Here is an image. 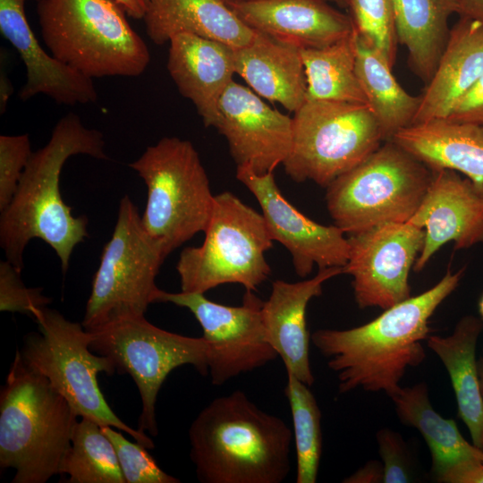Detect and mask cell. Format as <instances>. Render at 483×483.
Wrapping results in <instances>:
<instances>
[{"label":"cell","instance_id":"obj_1","mask_svg":"<svg viewBox=\"0 0 483 483\" xmlns=\"http://www.w3.org/2000/svg\"><path fill=\"white\" fill-rule=\"evenodd\" d=\"M465 267L448 270L426 292L404 300L375 319L349 329H318L310 339L338 378L341 394L361 388L389 396L406 369L419 366L426 353L422 342L430 332L429 319L457 288Z\"/></svg>","mask_w":483,"mask_h":483},{"label":"cell","instance_id":"obj_2","mask_svg":"<svg viewBox=\"0 0 483 483\" xmlns=\"http://www.w3.org/2000/svg\"><path fill=\"white\" fill-rule=\"evenodd\" d=\"M105 146L101 131L87 128L71 113L57 122L48 142L32 152L12 201L0 216V245L6 259L19 270L33 238L47 243L58 256L62 271L68 270L73 249L89 236L88 218L73 216L64 203L62 168L75 155L107 158Z\"/></svg>","mask_w":483,"mask_h":483},{"label":"cell","instance_id":"obj_3","mask_svg":"<svg viewBox=\"0 0 483 483\" xmlns=\"http://www.w3.org/2000/svg\"><path fill=\"white\" fill-rule=\"evenodd\" d=\"M292 432L241 390L211 401L191 424L190 456L202 483H281Z\"/></svg>","mask_w":483,"mask_h":483},{"label":"cell","instance_id":"obj_4","mask_svg":"<svg viewBox=\"0 0 483 483\" xmlns=\"http://www.w3.org/2000/svg\"><path fill=\"white\" fill-rule=\"evenodd\" d=\"M78 417L17 351L0 394V466L14 470L12 482L45 483L59 474Z\"/></svg>","mask_w":483,"mask_h":483},{"label":"cell","instance_id":"obj_5","mask_svg":"<svg viewBox=\"0 0 483 483\" xmlns=\"http://www.w3.org/2000/svg\"><path fill=\"white\" fill-rule=\"evenodd\" d=\"M37 13L50 54L89 78L138 77L150 54L115 0H40Z\"/></svg>","mask_w":483,"mask_h":483},{"label":"cell","instance_id":"obj_6","mask_svg":"<svg viewBox=\"0 0 483 483\" xmlns=\"http://www.w3.org/2000/svg\"><path fill=\"white\" fill-rule=\"evenodd\" d=\"M34 320L38 332L26 335L19 350L25 365L46 377L79 417L124 431L140 445L154 449V442L144 431L128 426L106 402L97 375H112L116 369L106 357L90 349L91 333L47 307Z\"/></svg>","mask_w":483,"mask_h":483},{"label":"cell","instance_id":"obj_7","mask_svg":"<svg viewBox=\"0 0 483 483\" xmlns=\"http://www.w3.org/2000/svg\"><path fill=\"white\" fill-rule=\"evenodd\" d=\"M432 170L394 140L326 186V203L345 234L408 222L430 184Z\"/></svg>","mask_w":483,"mask_h":483},{"label":"cell","instance_id":"obj_8","mask_svg":"<svg viewBox=\"0 0 483 483\" xmlns=\"http://www.w3.org/2000/svg\"><path fill=\"white\" fill-rule=\"evenodd\" d=\"M129 165L148 190L142 225L168 255L205 231L215 195L190 140L164 137Z\"/></svg>","mask_w":483,"mask_h":483},{"label":"cell","instance_id":"obj_9","mask_svg":"<svg viewBox=\"0 0 483 483\" xmlns=\"http://www.w3.org/2000/svg\"><path fill=\"white\" fill-rule=\"evenodd\" d=\"M198 247L183 249L176 265L181 290L205 293L225 284L256 291L270 275L265 253L274 240L261 213L230 191L215 195L213 209Z\"/></svg>","mask_w":483,"mask_h":483},{"label":"cell","instance_id":"obj_10","mask_svg":"<svg viewBox=\"0 0 483 483\" xmlns=\"http://www.w3.org/2000/svg\"><path fill=\"white\" fill-rule=\"evenodd\" d=\"M292 124L291 150L283 163L286 174L325 188L384 141L374 114L363 103L306 100L294 112Z\"/></svg>","mask_w":483,"mask_h":483},{"label":"cell","instance_id":"obj_11","mask_svg":"<svg viewBox=\"0 0 483 483\" xmlns=\"http://www.w3.org/2000/svg\"><path fill=\"white\" fill-rule=\"evenodd\" d=\"M167 256L144 229L137 207L125 195L93 277L82 326L90 330L117 318L144 316L156 302L160 290L156 277Z\"/></svg>","mask_w":483,"mask_h":483},{"label":"cell","instance_id":"obj_12","mask_svg":"<svg viewBox=\"0 0 483 483\" xmlns=\"http://www.w3.org/2000/svg\"><path fill=\"white\" fill-rule=\"evenodd\" d=\"M89 331L92 335L90 349L106 357L116 371L133 378L142 403L138 429L153 436L158 434L157 398L167 376L183 365L208 375V344L202 336L165 331L145 316L117 318Z\"/></svg>","mask_w":483,"mask_h":483},{"label":"cell","instance_id":"obj_13","mask_svg":"<svg viewBox=\"0 0 483 483\" xmlns=\"http://www.w3.org/2000/svg\"><path fill=\"white\" fill-rule=\"evenodd\" d=\"M170 302L188 309L202 327L208 344V375L222 386L241 374L251 372L278 355L267 341L262 321L263 301L246 291L240 306L208 300L204 293L159 290L156 302Z\"/></svg>","mask_w":483,"mask_h":483},{"label":"cell","instance_id":"obj_14","mask_svg":"<svg viewBox=\"0 0 483 483\" xmlns=\"http://www.w3.org/2000/svg\"><path fill=\"white\" fill-rule=\"evenodd\" d=\"M343 274L352 276L359 308L386 309L411 297L409 274L424 244L425 230L405 223H386L349 234Z\"/></svg>","mask_w":483,"mask_h":483},{"label":"cell","instance_id":"obj_15","mask_svg":"<svg viewBox=\"0 0 483 483\" xmlns=\"http://www.w3.org/2000/svg\"><path fill=\"white\" fill-rule=\"evenodd\" d=\"M236 178L258 200L274 241L292 256L295 273L307 277L318 269L343 267L349 258V242L337 225H324L307 217L281 193L274 172L259 174L250 166H237Z\"/></svg>","mask_w":483,"mask_h":483},{"label":"cell","instance_id":"obj_16","mask_svg":"<svg viewBox=\"0 0 483 483\" xmlns=\"http://www.w3.org/2000/svg\"><path fill=\"white\" fill-rule=\"evenodd\" d=\"M292 125L289 115L233 80L220 97L214 128L225 138L237 166L247 165L263 174L274 172L288 157Z\"/></svg>","mask_w":483,"mask_h":483},{"label":"cell","instance_id":"obj_17","mask_svg":"<svg viewBox=\"0 0 483 483\" xmlns=\"http://www.w3.org/2000/svg\"><path fill=\"white\" fill-rule=\"evenodd\" d=\"M408 222L425 230L415 272L421 271L447 242H453L454 250L482 243L483 183L451 169H433L426 194Z\"/></svg>","mask_w":483,"mask_h":483},{"label":"cell","instance_id":"obj_18","mask_svg":"<svg viewBox=\"0 0 483 483\" xmlns=\"http://www.w3.org/2000/svg\"><path fill=\"white\" fill-rule=\"evenodd\" d=\"M327 0H258L225 2L253 30L303 48L329 46L354 31L349 14Z\"/></svg>","mask_w":483,"mask_h":483},{"label":"cell","instance_id":"obj_19","mask_svg":"<svg viewBox=\"0 0 483 483\" xmlns=\"http://www.w3.org/2000/svg\"><path fill=\"white\" fill-rule=\"evenodd\" d=\"M26 1L0 0L1 34L15 48L26 70L19 98L26 101L43 94L67 106L96 102L93 79L63 64L40 46L25 14Z\"/></svg>","mask_w":483,"mask_h":483},{"label":"cell","instance_id":"obj_20","mask_svg":"<svg viewBox=\"0 0 483 483\" xmlns=\"http://www.w3.org/2000/svg\"><path fill=\"white\" fill-rule=\"evenodd\" d=\"M343 274V267L318 269L316 275L296 283L275 280L262 305L265 336L284 362L286 371L311 386L315 381L309 362L306 311L310 300L322 293L323 284Z\"/></svg>","mask_w":483,"mask_h":483},{"label":"cell","instance_id":"obj_21","mask_svg":"<svg viewBox=\"0 0 483 483\" xmlns=\"http://www.w3.org/2000/svg\"><path fill=\"white\" fill-rule=\"evenodd\" d=\"M234 49L220 41L186 33L169 41L167 71L206 127H215L220 97L236 74Z\"/></svg>","mask_w":483,"mask_h":483},{"label":"cell","instance_id":"obj_22","mask_svg":"<svg viewBox=\"0 0 483 483\" xmlns=\"http://www.w3.org/2000/svg\"><path fill=\"white\" fill-rule=\"evenodd\" d=\"M483 74V22L460 16L436 70L419 95L412 124L446 118Z\"/></svg>","mask_w":483,"mask_h":483},{"label":"cell","instance_id":"obj_23","mask_svg":"<svg viewBox=\"0 0 483 483\" xmlns=\"http://www.w3.org/2000/svg\"><path fill=\"white\" fill-rule=\"evenodd\" d=\"M235 73L259 97L295 112L307 100V78L301 49L256 31L234 49Z\"/></svg>","mask_w":483,"mask_h":483},{"label":"cell","instance_id":"obj_24","mask_svg":"<svg viewBox=\"0 0 483 483\" xmlns=\"http://www.w3.org/2000/svg\"><path fill=\"white\" fill-rule=\"evenodd\" d=\"M143 21L147 35L157 45L186 33L240 48L255 35L221 0H148Z\"/></svg>","mask_w":483,"mask_h":483},{"label":"cell","instance_id":"obj_25","mask_svg":"<svg viewBox=\"0 0 483 483\" xmlns=\"http://www.w3.org/2000/svg\"><path fill=\"white\" fill-rule=\"evenodd\" d=\"M392 140L432 170L451 169L483 183V129L479 126L434 119L399 131Z\"/></svg>","mask_w":483,"mask_h":483},{"label":"cell","instance_id":"obj_26","mask_svg":"<svg viewBox=\"0 0 483 483\" xmlns=\"http://www.w3.org/2000/svg\"><path fill=\"white\" fill-rule=\"evenodd\" d=\"M482 330V319L466 315L457 322L450 335L428 336L427 345L445 367L458 416L467 426L472 444L483 451V396L476 360V346Z\"/></svg>","mask_w":483,"mask_h":483},{"label":"cell","instance_id":"obj_27","mask_svg":"<svg viewBox=\"0 0 483 483\" xmlns=\"http://www.w3.org/2000/svg\"><path fill=\"white\" fill-rule=\"evenodd\" d=\"M398 43L408 51L411 70L425 84L447 43L448 19L461 13L459 0H393Z\"/></svg>","mask_w":483,"mask_h":483},{"label":"cell","instance_id":"obj_28","mask_svg":"<svg viewBox=\"0 0 483 483\" xmlns=\"http://www.w3.org/2000/svg\"><path fill=\"white\" fill-rule=\"evenodd\" d=\"M390 397L401 421L417 428L424 437L437 481L466 461L481 460L483 451L462 436L455 421L443 418L433 409L424 383L400 387Z\"/></svg>","mask_w":483,"mask_h":483},{"label":"cell","instance_id":"obj_29","mask_svg":"<svg viewBox=\"0 0 483 483\" xmlns=\"http://www.w3.org/2000/svg\"><path fill=\"white\" fill-rule=\"evenodd\" d=\"M392 69L382 54L357 34L356 72L384 141L412 124L420 104V97L409 94Z\"/></svg>","mask_w":483,"mask_h":483},{"label":"cell","instance_id":"obj_30","mask_svg":"<svg viewBox=\"0 0 483 483\" xmlns=\"http://www.w3.org/2000/svg\"><path fill=\"white\" fill-rule=\"evenodd\" d=\"M307 100L368 104L356 72L357 33L324 47L301 49Z\"/></svg>","mask_w":483,"mask_h":483},{"label":"cell","instance_id":"obj_31","mask_svg":"<svg viewBox=\"0 0 483 483\" xmlns=\"http://www.w3.org/2000/svg\"><path fill=\"white\" fill-rule=\"evenodd\" d=\"M59 474L69 483H126L114 447L101 426L81 418L77 422Z\"/></svg>","mask_w":483,"mask_h":483},{"label":"cell","instance_id":"obj_32","mask_svg":"<svg viewBox=\"0 0 483 483\" xmlns=\"http://www.w3.org/2000/svg\"><path fill=\"white\" fill-rule=\"evenodd\" d=\"M284 394L293 426L296 452V482L317 481L322 453L321 412L308 385L286 371Z\"/></svg>","mask_w":483,"mask_h":483},{"label":"cell","instance_id":"obj_33","mask_svg":"<svg viewBox=\"0 0 483 483\" xmlns=\"http://www.w3.org/2000/svg\"><path fill=\"white\" fill-rule=\"evenodd\" d=\"M356 33L394 67L398 38L393 0H345Z\"/></svg>","mask_w":483,"mask_h":483},{"label":"cell","instance_id":"obj_34","mask_svg":"<svg viewBox=\"0 0 483 483\" xmlns=\"http://www.w3.org/2000/svg\"><path fill=\"white\" fill-rule=\"evenodd\" d=\"M113 444L126 483H179L181 480L165 471L139 443L126 439L111 426H101Z\"/></svg>","mask_w":483,"mask_h":483},{"label":"cell","instance_id":"obj_35","mask_svg":"<svg viewBox=\"0 0 483 483\" xmlns=\"http://www.w3.org/2000/svg\"><path fill=\"white\" fill-rule=\"evenodd\" d=\"M21 270L7 259L0 263V310L19 312L35 318L51 302L41 288H28L21 278Z\"/></svg>","mask_w":483,"mask_h":483},{"label":"cell","instance_id":"obj_36","mask_svg":"<svg viewBox=\"0 0 483 483\" xmlns=\"http://www.w3.org/2000/svg\"><path fill=\"white\" fill-rule=\"evenodd\" d=\"M31 154L28 134L0 136V211L12 201Z\"/></svg>","mask_w":483,"mask_h":483},{"label":"cell","instance_id":"obj_37","mask_svg":"<svg viewBox=\"0 0 483 483\" xmlns=\"http://www.w3.org/2000/svg\"><path fill=\"white\" fill-rule=\"evenodd\" d=\"M377 439L383 461V482H410L412 475L411 464L401 436L384 428L377 432Z\"/></svg>","mask_w":483,"mask_h":483},{"label":"cell","instance_id":"obj_38","mask_svg":"<svg viewBox=\"0 0 483 483\" xmlns=\"http://www.w3.org/2000/svg\"><path fill=\"white\" fill-rule=\"evenodd\" d=\"M445 119L473 124L483 129V74Z\"/></svg>","mask_w":483,"mask_h":483},{"label":"cell","instance_id":"obj_39","mask_svg":"<svg viewBox=\"0 0 483 483\" xmlns=\"http://www.w3.org/2000/svg\"><path fill=\"white\" fill-rule=\"evenodd\" d=\"M444 483H483V462L469 460L450 470L441 480Z\"/></svg>","mask_w":483,"mask_h":483},{"label":"cell","instance_id":"obj_40","mask_svg":"<svg viewBox=\"0 0 483 483\" xmlns=\"http://www.w3.org/2000/svg\"><path fill=\"white\" fill-rule=\"evenodd\" d=\"M347 483H377L383 482V465L377 462H369L345 479Z\"/></svg>","mask_w":483,"mask_h":483},{"label":"cell","instance_id":"obj_41","mask_svg":"<svg viewBox=\"0 0 483 483\" xmlns=\"http://www.w3.org/2000/svg\"><path fill=\"white\" fill-rule=\"evenodd\" d=\"M460 16H467L483 22V0H459Z\"/></svg>","mask_w":483,"mask_h":483},{"label":"cell","instance_id":"obj_42","mask_svg":"<svg viewBox=\"0 0 483 483\" xmlns=\"http://www.w3.org/2000/svg\"><path fill=\"white\" fill-rule=\"evenodd\" d=\"M124 9L128 16L139 20L143 19L148 0H115Z\"/></svg>","mask_w":483,"mask_h":483},{"label":"cell","instance_id":"obj_43","mask_svg":"<svg viewBox=\"0 0 483 483\" xmlns=\"http://www.w3.org/2000/svg\"><path fill=\"white\" fill-rule=\"evenodd\" d=\"M0 81V107L1 113H4L5 111L8 98L13 92V87L5 73H1Z\"/></svg>","mask_w":483,"mask_h":483},{"label":"cell","instance_id":"obj_44","mask_svg":"<svg viewBox=\"0 0 483 483\" xmlns=\"http://www.w3.org/2000/svg\"><path fill=\"white\" fill-rule=\"evenodd\" d=\"M480 391L483 396V357L478 361Z\"/></svg>","mask_w":483,"mask_h":483},{"label":"cell","instance_id":"obj_45","mask_svg":"<svg viewBox=\"0 0 483 483\" xmlns=\"http://www.w3.org/2000/svg\"><path fill=\"white\" fill-rule=\"evenodd\" d=\"M479 312L481 319L483 320V294L480 297V300L479 301Z\"/></svg>","mask_w":483,"mask_h":483},{"label":"cell","instance_id":"obj_46","mask_svg":"<svg viewBox=\"0 0 483 483\" xmlns=\"http://www.w3.org/2000/svg\"><path fill=\"white\" fill-rule=\"evenodd\" d=\"M329 2H333L335 4H336L338 6L342 7V8H345V0H327Z\"/></svg>","mask_w":483,"mask_h":483},{"label":"cell","instance_id":"obj_47","mask_svg":"<svg viewBox=\"0 0 483 483\" xmlns=\"http://www.w3.org/2000/svg\"><path fill=\"white\" fill-rule=\"evenodd\" d=\"M223 2H250V1H258V0H221Z\"/></svg>","mask_w":483,"mask_h":483},{"label":"cell","instance_id":"obj_48","mask_svg":"<svg viewBox=\"0 0 483 483\" xmlns=\"http://www.w3.org/2000/svg\"><path fill=\"white\" fill-rule=\"evenodd\" d=\"M481 461L483 462V453H482V458H481Z\"/></svg>","mask_w":483,"mask_h":483}]
</instances>
